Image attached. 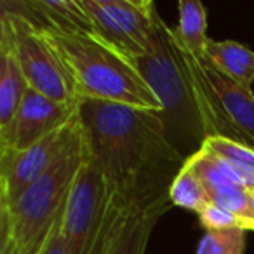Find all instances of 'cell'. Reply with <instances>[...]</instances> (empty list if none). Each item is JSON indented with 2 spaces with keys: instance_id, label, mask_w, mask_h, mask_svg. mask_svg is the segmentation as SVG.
I'll use <instances>...</instances> for the list:
<instances>
[{
  "instance_id": "1",
  "label": "cell",
  "mask_w": 254,
  "mask_h": 254,
  "mask_svg": "<svg viewBox=\"0 0 254 254\" xmlns=\"http://www.w3.org/2000/svg\"><path fill=\"white\" fill-rule=\"evenodd\" d=\"M77 115L87 153L115 193L129 202L171 193L187 159L167 139L159 112L80 99Z\"/></svg>"
},
{
  "instance_id": "2",
  "label": "cell",
  "mask_w": 254,
  "mask_h": 254,
  "mask_svg": "<svg viewBox=\"0 0 254 254\" xmlns=\"http://www.w3.org/2000/svg\"><path fill=\"white\" fill-rule=\"evenodd\" d=\"M85 155L80 129L46 174L12 204H0V254H42L51 232L63 216Z\"/></svg>"
},
{
  "instance_id": "3",
  "label": "cell",
  "mask_w": 254,
  "mask_h": 254,
  "mask_svg": "<svg viewBox=\"0 0 254 254\" xmlns=\"http://www.w3.org/2000/svg\"><path fill=\"white\" fill-rule=\"evenodd\" d=\"M60 51L73 78L78 99L120 103L162 112V103L129 60L85 33L40 28Z\"/></svg>"
},
{
  "instance_id": "4",
  "label": "cell",
  "mask_w": 254,
  "mask_h": 254,
  "mask_svg": "<svg viewBox=\"0 0 254 254\" xmlns=\"http://www.w3.org/2000/svg\"><path fill=\"white\" fill-rule=\"evenodd\" d=\"M132 64L162 103L160 117L166 124L167 139L185 159H190L204 145V127L193 98L188 64L173 28L160 16L152 40V53L134 60Z\"/></svg>"
},
{
  "instance_id": "5",
  "label": "cell",
  "mask_w": 254,
  "mask_h": 254,
  "mask_svg": "<svg viewBox=\"0 0 254 254\" xmlns=\"http://www.w3.org/2000/svg\"><path fill=\"white\" fill-rule=\"evenodd\" d=\"M0 51H7L21 66L28 85L64 105H78L77 89L66 63L49 37L30 19L2 5Z\"/></svg>"
},
{
  "instance_id": "6",
  "label": "cell",
  "mask_w": 254,
  "mask_h": 254,
  "mask_svg": "<svg viewBox=\"0 0 254 254\" xmlns=\"http://www.w3.org/2000/svg\"><path fill=\"white\" fill-rule=\"evenodd\" d=\"M96 37L132 63L152 53L159 11L152 0H80Z\"/></svg>"
},
{
  "instance_id": "7",
  "label": "cell",
  "mask_w": 254,
  "mask_h": 254,
  "mask_svg": "<svg viewBox=\"0 0 254 254\" xmlns=\"http://www.w3.org/2000/svg\"><path fill=\"white\" fill-rule=\"evenodd\" d=\"M171 205V193L129 202L112 190L91 254H145L157 221Z\"/></svg>"
},
{
  "instance_id": "8",
  "label": "cell",
  "mask_w": 254,
  "mask_h": 254,
  "mask_svg": "<svg viewBox=\"0 0 254 254\" xmlns=\"http://www.w3.org/2000/svg\"><path fill=\"white\" fill-rule=\"evenodd\" d=\"M110 195L112 188L105 174L87 153L61 218V237L66 244L68 254H91Z\"/></svg>"
},
{
  "instance_id": "9",
  "label": "cell",
  "mask_w": 254,
  "mask_h": 254,
  "mask_svg": "<svg viewBox=\"0 0 254 254\" xmlns=\"http://www.w3.org/2000/svg\"><path fill=\"white\" fill-rule=\"evenodd\" d=\"M80 131L78 115L68 126L58 129L21 152L0 150V204H12L30 185L51 169L66 146Z\"/></svg>"
},
{
  "instance_id": "10",
  "label": "cell",
  "mask_w": 254,
  "mask_h": 254,
  "mask_svg": "<svg viewBox=\"0 0 254 254\" xmlns=\"http://www.w3.org/2000/svg\"><path fill=\"white\" fill-rule=\"evenodd\" d=\"M77 106L78 105L58 103L30 87L21 103L18 117L12 124L7 145L0 150L21 152L37 145L58 129L68 126L77 117Z\"/></svg>"
},
{
  "instance_id": "11",
  "label": "cell",
  "mask_w": 254,
  "mask_h": 254,
  "mask_svg": "<svg viewBox=\"0 0 254 254\" xmlns=\"http://www.w3.org/2000/svg\"><path fill=\"white\" fill-rule=\"evenodd\" d=\"M187 164L202 181L211 204L233 212L242 221L249 218L251 191L244 187L240 178L225 160L202 146L190 159H187Z\"/></svg>"
},
{
  "instance_id": "12",
  "label": "cell",
  "mask_w": 254,
  "mask_h": 254,
  "mask_svg": "<svg viewBox=\"0 0 254 254\" xmlns=\"http://www.w3.org/2000/svg\"><path fill=\"white\" fill-rule=\"evenodd\" d=\"M207 80L214 89L218 101L228 122L249 141L254 148V94L249 89L240 87L228 77L219 73L207 61H200Z\"/></svg>"
},
{
  "instance_id": "13",
  "label": "cell",
  "mask_w": 254,
  "mask_h": 254,
  "mask_svg": "<svg viewBox=\"0 0 254 254\" xmlns=\"http://www.w3.org/2000/svg\"><path fill=\"white\" fill-rule=\"evenodd\" d=\"M30 89L16 58L7 51H0V148L9 141L18 112Z\"/></svg>"
},
{
  "instance_id": "14",
  "label": "cell",
  "mask_w": 254,
  "mask_h": 254,
  "mask_svg": "<svg viewBox=\"0 0 254 254\" xmlns=\"http://www.w3.org/2000/svg\"><path fill=\"white\" fill-rule=\"evenodd\" d=\"M205 61L240 87L253 91L254 51L235 40L209 39Z\"/></svg>"
},
{
  "instance_id": "15",
  "label": "cell",
  "mask_w": 254,
  "mask_h": 254,
  "mask_svg": "<svg viewBox=\"0 0 254 254\" xmlns=\"http://www.w3.org/2000/svg\"><path fill=\"white\" fill-rule=\"evenodd\" d=\"M178 11L180 18L178 26L173 30L174 37L198 61H205L209 37L204 5L198 0H181L178 4Z\"/></svg>"
},
{
  "instance_id": "16",
  "label": "cell",
  "mask_w": 254,
  "mask_h": 254,
  "mask_svg": "<svg viewBox=\"0 0 254 254\" xmlns=\"http://www.w3.org/2000/svg\"><path fill=\"white\" fill-rule=\"evenodd\" d=\"M202 146L225 160L233 173L240 178L244 187L249 191H254V148L232 139L219 138V136L207 138Z\"/></svg>"
},
{
  "instance_id": "17",
  "label": "cell",
  "mask_w": 254,
  "mask_h": 254,
  "mask_svg": "<svg viewBox=\"0 0 254 254\" xmlns=\"http://www.w3.org/2000/svg\"><path fill=\"white\" fill-rule=\"evenodd\" d=\"M171 202H173V205L197 212V214H200L211 204L202 181L198 180V176L191 171V167L187 162H185L183 169L178 173V176L173 181Z\"/></svg>"
},
{
  "instance_id": "18",
  "label": "cell",
  "mask_w": 254,
  "mask_h": 254,
  "mask_svg": "<svg viewBox=\"0 0 254 254\" xmlns=\"http://www.w3.org/2000/svg\"><path fill=\"white\" fill-rule=\"evenodd\" d=\"M246 228L237 226L228 230H207L200 239L197 254H244Z\"/></svg>"
},
{
  "instance_id": "19",
  "label": "cell",
  "mask_w": 254,
  "mask_h": 254,
  "mask_svg": "<svg viewBox=\"0 0 254 254\" xmlns=\"http://www.w3.org/2000/svg\"><path fill=\"white\" fill-rule=\"evenodd\" d=\"M198 219H200V225L205 228V232L207 230H228L242 226V219L239 216L223 207H218L214 204H209L198 214Z\"/></svg>"
},
{
  "instance_id": "20",
  "label": "cell",
  "mask_w": 254,
  "mask_h": 254,
  "mask_svg": "<svg viewBox=\"0 0 254 254\" xmlns=\"http://www.w3.org/2000/svg\"><path fill=\"white\" fill-rule=\"evenodd\" d=\"M63 218V216H61ZM42 254H68L66 244H64L63 237H61V219L56 223V226L53 228L49 235V240L46 242Z\"/></svg>"
}]
</instances>
